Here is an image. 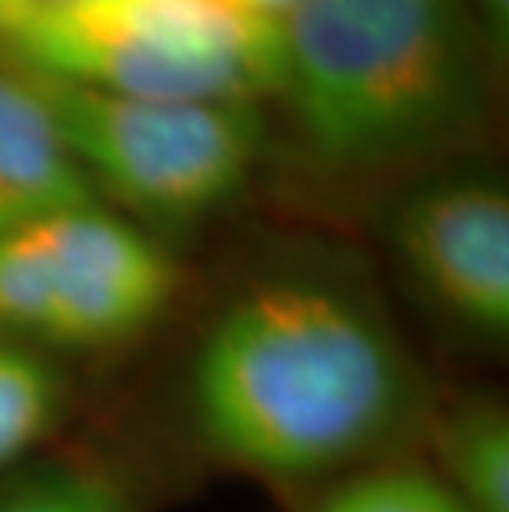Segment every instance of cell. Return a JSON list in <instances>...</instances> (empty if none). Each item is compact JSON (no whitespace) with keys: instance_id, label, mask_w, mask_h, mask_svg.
Wrapping results in <instances>:
<instances>
[{"instance_id":"8fae6325","label":"cell","mask_w":509,"mask_h":512,"mask_svg":"<svg viewBox=\"0 0 509 512\" xmlns=\"http://www.w3.org/2000/svg\"><path fill=\"white\" fill-rule=\"evenodd\" d=\"M285 512H467L420 456L361 466L288 499Z\"/></svg>"},{"instance_id":"5b68a950","label":"cell","mask_w":509,"mask_h":512,"mask_svg":"<svg viewBox=\"0 0 509 512\" xmlns=\"http://www.w3.org/2000/svg\"><path fill=\"white\" fill-rule=\"evenodd\" d=\"M0 60L113 93L268 106L281 30L229 0H90L4 34Z\"/></svg>"},{"instance_id":"52a82bcc","label":"cell","mask_w":509,"mask_h":512,"mask_svg":"<svg viewBox=\"0 0 509 512\" xmlns=\"http://www.w3.org/2000/svg\"><path fill=\"white\" fill-rule=\"evenodd\" d=\"M166 456L136 433L63 437L0 476V512H156Z\"/></svg>"},{"instance_id":"3957f363","label":"cell","mask_w":509,"mask_h":512,"mask_svg":"<svg viewBox=\"0 0 509 512\" xmlns=\"http://www.w3.org/2000/svg\"><path fill=\"white\" fill-rule=\"evenodd\" d=\"M0 63L40 100L96 199L176 252L232 212L268 166L262 103L156 100Z\"/></svg>"},{"instance_id":"ba28073f","label":"cell","mask_w":509,"mask_h":512,"mask_svg":"<svg viewBox=\"0 0 509 512\" xmlns=\"http://www.w3.org/2000/svg\"><path fill=\"white\" fill-rule=\"evenodd\" d=\"M100 202L20 73L0 63V235Z\"/></svg>"},{"instance_id":"7c38bea8","label":"cell","mask_w":509,"mask_h":512,"mask_svg":"<svg viewBox=\"0 0 509 512\" xmlns=\"http://www.w3.org/2000/svg\"><path fill=\"white\" fill-rule=\"evenodd\" d=\"M476 30L490 50L493 63L506 73L509 63V0H467Z\"/></svg>"},{"instance_id":"277c9868","label":"cell","mask_w":509,"mask_h":512,"mask_svg":"<svg viewBox=\"0 0 509 512\" xmlns=\"http://www.w3.org/2000/svg\"><path fill=\"white\" fill-rule=\"evenodd\" d=\"M182 294L176 248L103 202L0 235V337L77 370L146 344Z\"/></svg>"},{"instance_id":"8992f818","label":"cell","mask_w":509,"mask_h":512,"mask_svg":"<svg viewBox=\"0 0 509 512\" xmlns=\"http://www.w3.org/2000/svg\"><path fill=\"white\" fill-rule=\"evenodd\" d=\"M387 275L443 341L500 354L509 341V185L486 156L447 159L364 205Z\"/></svg>"},{"instance_id":"5bb4252c","label":"cell","mask_w":509,"mask_h":512,"mask_svg":"<svg viewBox=\"0 0 509 512\" xmlns=\"http://www.w3.org/2000/svg\"><path fill=\"white\" fill-rule=\"evenodd\" d=\"M229 4L248 10V14H258V17H268V20H281L288 14L298 0H229Z\"/></svg>"},{"instance_id":"9a60e30c","label":"cell","mask_w":509,"mask_h":512,"mask_svg":"<svg viewBox=\"0 0 509 512\" xmlns=\"http://www.w3.org/2000/svg\"><path fill=\"white\" fill-rule=\"evenodd\" d=\"M0 14H4V0H0Z\"/></svg>"},{"instance_id":"9c48e42d","label":"cell","mask_w":509,"mask_h":512,"mask_svg":"<svg viewBox=\"0 0 509 512\" xmlns=\"http://www.w3.org/2000/svg\"><path fill=\"white\" fill-rule=\"evenodd\" d=\"M424 460L467 512H509V407L490 390H440Z\"/></svg>"},{"instance_id":"4fadbf2b","label":"cell","mask_w":509,"mask_h":512,"mask_svg":"<svg viewBox=\"0 0 509 512\" xmlns=\"http://www.w3.org/2000/svg\"><path fill=\"white\" fill-rule=\"evenodd\" d=\"M80 4H90V0H4V14H0V37L10 34V30L30 24L34 17L53 14V10L80 7Z\"/></svg>"},{"instance_id":"30bf717a","label":"cell","mask_w":509,"mask_h":512,"mask_svg":"<svg viewBox=\"0 0 509 512\" xmlns=\"http://www.w3.org/2000/svg\"><path fill=\"white\" fill-rule=\"evenodd\" d=\"M80 370L0 337V476L70 433Z\"/></svg>"},{"instance_id":"7a4b0ae2","label":"cell","mask_w":509,"mask_h":512,"mask_svg":"<svg viewBox=\"0 0 509 512\" xmlns=\"http://www.w3.org/2000/svg\"><path fill=\"white\" fill-rule=\"evenodd\" d=\"M268 100V166L331 209L486 152L503 70L467 0H298Z\"/></svg>"},{"instance_id":"6da1fadb","label":"cell","mask_w":509,"mask_h":512,"mask_svg":"<svg viewBox=\"0 0 509 512\" xmlns=\"http://www.w3.org/2000/svg\"><path fill=\"white\" fill-rule=\"evenodd\" d=\"M440 390L371 258L331 235H278L199 308L156 450L288 503L361 466L420 456Z\"/></svg>"}]
</instances>
